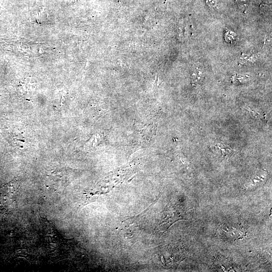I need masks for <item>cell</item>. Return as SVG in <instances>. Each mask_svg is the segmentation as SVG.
<instances>
[{"mask_svg": "<svg viewBox=\"0 0 272 272\" xmlns=\"http://www.w3.org/2000/svg\"><path fill=\"white\" fill-rule=\"evenodd\" d=\"M217 146L220 149H221L223 155H230V154L232 153L231 148L227 145H224L221 143L218 144Z\"/></svg>", "mask_w": 272, "mask_h": 272, "instance_id": "6da1fadb", "label": "cell"}, {"mask_svg": "<svg viewBox=\"0 0 272 272\" xmlns=\"http://www.w3.org/2000/svg\"><path fill=\"white\" fill-rule=\"evenodd\" d=\"M237 3L241 8H245L247 6V0H237Z\"/></svg>", "mask_w": 272, "mask_h": 272, "instance_id": "7a4b0ae2", "label": "cell"}, {"mask_svg": "<svg viewBox=\"0 0 272 272\" xmlns=\"http://www.w3.org/2000/svg\"><path fill=\"white\" fill-rule=\"evenodd\" d=\"M207 3L209 6L212 7H214L216 5V0H207Z\"/></svg>", "mask_w": 272, "mask_h": 272, "instance_id": "3957f363", "label": "cell"}]
</instances>
